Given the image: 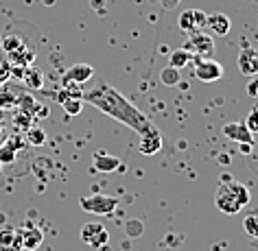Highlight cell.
<instances>
[{
	"label": "cell",
	"mask_w": 258,
	"mask_h": 251,
	"mask_svg": "<svg viewBox=\"0 0 258 251\" xmlns=\"http://www.w3.org/2000/svg\"><path fill=\"white\" fill-rule=\"evenodd\" d=\"M3 48H5V53L11 55V57L24 53V44L18 35H5L3 37Z\"/></svg>",
	"instance_id": "16"
},
{
	"label": "cell",
	"mask_w": 258,
	"mask_h": 251,
	"mask_svg": "<svg viewBox=\"0 0 258 251\" xmlns=\"http://www.w3.org/2000/svg\"><path fill=\"white\" fill-rule=\"evenodd\" d=\"M243 229L247 231L251 238H256L258 240V214H249L243 218Z\"/></svg>",
	"instance_id": "22"
},
{
	"label": "cell",
	"mask_w": 258,
	"mask_h": 251,
	"mask_svg": "<svg viewBox=\"0 0 258 251\" xmlns=\"http://www.w3.org/2000/svg\"><path fill=\"white\" fill-rule=\"evenodd\" d=\"M42 72L35 68H29V72L24 74V83H27L29 88H42Z\"/></svg>",
	"instance_id": "23"
},
{
	"label": "cell",
	"mask_w": 258,
	"mask_h": 251,
	"mask_svg": "<svg viewBox=\"0 0 258 251\" xmlns=\"http://www.w3.org/2000/svg\"><path fill=\"white\" fill-rule=\"evenodd\" d=\"M195 76L204 83H212L223 76V66L208 57H195Z\"/></svg>",
	"instance_id": "5"
},
{
	"label": "cell",
	"mask_w": 258,
	"mask_h": 251,
	"mask_svg": "<svg viewBox=\"0 0 258 251\" xmlns=\"http://www.w3.org/2000/svg\"><path fill=\"white\" fill-rule=\"evenodd\" d=\"M81 240L86 244H90V247H94V249H101V247L107 244L109 234L101 223H86L83 229H81Z\"/></svg>",
	"instance_id": "6"
},
{
	"label": "cell",
	"mask_w": 258,
	"mask_h": 251,
	"mask_svg": "<svg viewBox=\"0 0 258 251\" xmlns=\"http://www.w3.org/2000/svg\"><path fill=\"white\" fill-rule=\"evenodd\" d=\"M206 16L208 14H204L202 9H186V11L179 14L177 24H179V29H182L186 35H190V33L202 31L206 27Z\"/></svg>",
	"instance_id": "7"
},
{
	"label": "cell",
	"mask_w": 258,
	"mask_h": 251,
	"mask_svg": "<svg viewBox=\"0 0 258 251\" xmlns=\"http://www.w3.org/2000/svg\"><path fill=\"white\" fill-rule=\"evenodd\" d=\"M192 59V55L188 53V50H184V48H177V50H173L171 57H169V66L173 68H184V66H188Z\"/></svg>",
	"instance_id": "18"
},
{
	"label": "cell",
	"mask_w": 258,
	"mask_h": 251,
	"mask_svg": "<svg viewBox=\"0 0 258 251\" xmlns=\"http://www.w3.org/2000/svg\"><path fill=\"white\" fill-rule=\"evenodd\" d=\"M92 166L99 173H116V171H122V164L118 157L109 155L105 151H96L94 157H92Z\"/></svg>",
	"instance_id": "13"
},
{
	"label": "cell",
	"mask_w": 258,
	"mask_h": 251,
	"mask_svg": "<svg viewBox=\"0 0 258 251\" xmlns=\"http://www.w3.org/2000/svg\"><path fill=\"white\" fill-rule=\"evenodd\" d=\"M204 29H208L210 35L223 37V35L230 33L232 22H230V18L225 14H210V16H206V27Z\"/></svg>",
	"instance_id": "12"
},
{
	"label": "cell",
	"mask_w": 258,
	"mask_h": 251,
	"mask_svg": "<svg viewBox=\"0 0 258 251\" xmlns=\"http://www.w3.org/2000/svg\"><path fill=\"white\" fill-rule=\"evenodd\" d=\"M18 234H20V242H22V249L27 251H33L42 244L44 240V234L40 227H35L33 223H27L22 229H18Z\"/></svg>",
	"instance_id": "11"
},
{
	"label": "cell",
	"mask_w": 258,
	"mask_h": 251,
	"mask_svg": "<svg viewBox=\"0 0 258 251\" xmlns=\"http://www.w3.org/2000/svg\"><path fill=\"white\" fill-rule=\"evenodd\" d=\"M27 142L33 144V146H42L46 142V133H44L40 127H29L27 129Z\"/></svg>",
	"instance_id": "21"
},
{
	"label": "cell",
	"mask_w": 258,
	"mask_h": 251,
	"mask_svg": "<svg viewBox=\"0 0 258 251\" xmlns=\"http://www.w3.org/2000/svg\"><path fill=\"white\" fill-rule=\"evenodd\" d=\"M223 136L228 140H234L238 144H254V133H251L247 127H245V122H228V125H223Z\"/></svg>",
	"instance_id": "9"
},
{
	"label": "cell",
	"mask_w": 258,
	"mask_h": 251,
	"mask_svg": "<svg viewBox=\"0 0 258 251\" xmlns=\"http://www.w3.org/2000/svg\"><path fill=\"white\" fill-rule=\"evenodd\" d=\"M127 234H132V236L143 234V223H140V221H132L127 225Z\"/></svg>",
	"instance_id": "28"
},
{
	"label": "cell",
	"mask_w": 258,
	"mask_h": 251,
	"mask_svg": "<svg viewBox=\"0 0 258 251\" xmlns=\"http://www.w3.org/2000/svg\"><path fill=\"white\" fill-rule=\"evenodd\" d=\"M0 251H20V249L14 247V244H0Z\"/></svg>",
	"instance_id": "29"
},
{
	"label": "cell",
	"mask_w": 258,
	"mask_h": 251,
	"mask_svg": "<svg viewBox=\"0 0 258 251\" xmlns=\"http://www.w3.org/2000/svg\"><path fill=\"white\" fill-rule=\"evenodd\" d=\"M247 94L258 99V76H249V83H247Z\"/></svg>",
	"instance_id": "27"
},
{
	"label": "cell",
	"mask_w": 258,
	"mask_h": 251,
	"mask_svg": "<svg viewBox=\"0 0 258 251\" xmlns=\"http://www.w3.org/2000/svg\"><path fill=\"white\" fill-rule=\"evenodd\" d=\"M249 199H251V195H249L247 186L241 182H234V179H225L217 188L215 205L223 214H238V212L249 203Z\"/></svg>",
	"instance_id": "2"
},
{
	"label": "cell",
	"mask_w": 258,
	"mask_h": 251,
	"mask_svg": "<svg viewBox=\"0 0 258 251\" xmlns=\"http://www.w3.org/2000/svg\"><path fill=\"white\" fill-rule=\"evenodd\" d=\"M179 79H182V72H179V68L164 66L162 72H160V83H162V86H166V88L179 86Z\"/></svg>",
	"instance_id": "15"
},
{
	"label": "cell",
	"mask_w": 258,
	"mask_h": 251,
	"mask_svg": "<svg viewBox=\"0 0 258 251\" xmlns=\"http://www.w3.org/2000/svg\"><path fill=\"white\" fill-rule=\"evenodd\" d=\"M16 138H9L5 144H0V164H14L16 162Z\"/></svg>",
	"instance_id": "17"
},
{
	"label": "cell",
	"mask_w": 258,
	"mask_h": 251,
	"mask_svg": "<svg viewBox=\"0 0 258 251\" xmlns=\"http://www.w3.org/2000/svg\"><path fill=\"white\" fill-rule=\"evenodd\" d=\"M238 72L243 76H258V50L245 46L238 53Z\"/></svg>",
	"instance_id": "10"
},
{
	"label": "cell",
	"mask_w": 258,
	"mask_h": 251,
	"mask_svg": "<svg viewBox=\"0 0 258 251\" xmlns=\"http://www.w3.org/2000/svg\"><path fill=\"white\" fill-rule=\"evenodd\" d=\"M18 105V99L11 94H0V107H14Z\"/></svg>",
	"instance_id": "26"
},
{
	"label": "cell",
	"mask_w": 258,
	"mask_h": 251,
	"mask_svg": "<svg viewBox=\"0 0 258 251\" xmlns=\"http://www.w3.org/2000/svg\"><path fill=\"white\" fill-rule=\"evenodd\" d=\"M184 50H188L192 57H210L212 50H215V40H212L210 33H204V31H195V33L188 35V40L182 46Z\"/></svg>",
	"instance_id": "4"
},
{
	"label": "cell",
	"mask_w": 258,
	"mask_h": 251,
	"mask_svg": "<svg viewBox=\"0 0 258 251\" xmlns=\"http://www.w3.org/2000/svg\"><path fill=\"white\" fill-rule=\"evenodd\" d=\"M79 203H81V208L86 212H90V214H99V216L112 214V212L118 208V199H116V197H107V195L81 197Z\"/></svg>",
	"instance_id": "3"
},
{
	"label": "cell",
	"mask_w": 258,
	"mask_h": 251,
	"mask_svg": "<svg viewBox=\"0 0 258 251\" xmlns=\"http://www.w3.org/2000/svg\"><path fill=\"white\" fill-rule=\"evenodd\" d=\"M44 5H55V0H44Z\"/></svg>",
	"instance_id": "31"
},
{
	"label": "cell",
	"mask_w": 258,
	"mask_h": 251,
	"mask_svg": "<svg viewBox=\"0 0 258 251\" xmlns=\"http://www.w3.org/2000/svg\"><path fill=\"white\" fill-rule=\"evenodd\" d=\"M138 149L140 153H145V155H156V153L162 149V136H160L158 129H151L140 136V142H138Z\"/></svg>",
	"instance_id": "14"
},
{
	"label": "cell",
	"mask_w": 258,
	"mask_h": 251,
	"mask_svg": "<svg viewBox=\"0 0 258 251\" xmlns=\"http://www.w3.org/2000/svg\"><path fill=\"white\" fill-rule=\"evenodd\" d=\"M61 107L68 116H79L83 109V101H81V96H66L61 101Z\"/></svg>",
	"instance_id": "19"
},
{
	"label": "cell",
	"mask_w": 258,
	"mask_h": 251,
	"mask_svg": "<svg viewBox=\"0 0 258 251\" xmlns=\"http://www.w3.org/2000/svg\"><path fill=\"white\" fill-rule=\"evenodd\" d=\"M162 5H164V7H175L177 0H162Z\"/></svg>",
	"instance_id": "30"
},
{
	"label": "cell",
	"mask_w": 258,
	"mask_h": 251,
	"mask_svg": "<svg viewBox=\"0 0 258 251\" xmlns=\"http://www.w3.org/2000/svg\"><path fill=\"white\" fill-rule=\"evenodd\" d=\"M16 127H20V129H24L27 131L29 127H31V116L29 114H18V118H16Z\"/></svg>",
	"instance_id": "25"
},
{
	"label": "cell",
	"mask_w": 258,
	"mask_h": 251,
	"mask_svg": "<svg viewBox=\"0 0 258 251\" xmlns=\"http://www.w3.org/2000/svg\"><path fill=\"white\" fill-rule=\"evenodd\" d=\"M0 244H14V247L22 249L18 229H14V227H3V229H0Z\"/></svg>",
	"instance_id": "20"
},
{
	"label": "cell",
	"mask_w": 258,
	"mask_h": 251,
	"mask_svg": "<svg viewBox=\"0 0 258 251\" xmlns=\"http://www.w3.org/2000/svg\"><path fill=\"white\" fill-rule=\"evenodd\" d=\"M81 101L90 103V105H94L96 109H101L103 114H107L109 118L118 120L120 125L134 129L138 136H143V133L156 129L153 122L147 118V116L140 112L132 101L125 99L118 90L109 86L107 81H99V83H94L90 90L81 92Z\"/></svg>",
	"instance_id": "1"
},
{
	"label": "cell",
	"mask_w": 258,
	"mask_h": 251,
	"mask_svg": "<svg viewBox=\"0 0 258 251\" xmlns=\"http://www.w3.org/2000/svg\"><path fill=\"white\" fill-rule=\"evenodd\" d=\"M0 173H3V164H0Z\"/></svg>",
	"instance_id": "32"
},
{
	"label": "cell",
	"mask_w": 258,
	"mask_h": 251,
	"mask_svg": "<svg viewBox=\"0 0 258 251\" xmlns=\"http://www.w3.org/2000/svg\"><path fill=\"white\" fill-rule=\"evenodd\" d=\"M243 122H245V127H247L251 133H258V107L251 109V112L247 114V118H245Z\"/></svg>",
	"instance_id": "24"
},
{
	"label": "cell",
	"mask_w": 258,
	"mask_h": 251,
	"mask_svg": "<svg viewBox=\"0 0 258 251\" xmlns=\"http://www.w3.org/2000/svg\"><path fill=\"white\" fill-rule=\"evenodd\" d=\"M94 76V68L90 63H75L61 76V86H81Z\"/></svg>",
	"instance_id": "8"
}]
</instances>
